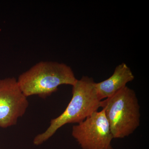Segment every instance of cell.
<instances>
[{"label":"cell","mask_w":149,"mask_h":149,"mask_svg":"<svg viewBox=\"0 0 149 149\" xmlns=\"http://www.w3.org/2000/svg\"><path fill=\"white\" fill-rule=\"evenodd\" d=\"M95 83L92 77L83 76L72 87V97L64 111L52 119L47 130L37 135L33 140L39 146L53 136L57 130L68 123H80L97 111L101 100L96 92Z\"/></svg>","instance_id":"6da1fadb"},{"label":"cell","mask_w":149,"mask_h":149,"mask_svg":"<svg viewBox=\"0 0 149 149\" xmlns=\"http://www.w3.org/2000/svg\"><path fill=\"white\" fill-rule=\"evenodd\" d=\"M77 80L70 66L54 61L39 62L17 79L25 97L38 95L43 99L56 92L60 85L72 86Z\"/></svg>","instance_id":"7a4b0ae2"},{"label":"cell","mask_w":149,"mask_h":149,"mask_svg":"<svg viewBox=\"0 0 149 149\" xmlns=\"http://www.w3.org/2000/svg\"><path fill=\"white\" fill-rule=\"evenodd\" d=\"M113 139L131 135L140 124V107L136 93L127 86L101 101Z\"/></svg>","instance_id":"3957f363"},{"label":"cell","mask_w":149,"mask_h":149,"mask_svg":"<svg viewBox=\"0 0 149 149\" xmlns=\"http://www.w3.org/2000/svg\"><path fill=\"white\" fill-rule=\"evenodd\" d=\"M72 135L83 149H113V136L103 109L73 125Z\"/></svg>","instance_id":"277c9868"},{"label":"cell","mask_w":149,"mask_h":149,"mask_svg":"<svg viewBox=\"0 0 149 149\" xmlns=\"http://www.w3.org/2000/svg\"><path fill=\"white\" fill-rule=\"evenodd\" d=\"M15 77L0 80V127L15 125L26 112L29 102Z\"/></svg>","instance_id":"5b68a950"},{"label":"cell","mask_w":149,"mask_h":149,"mask_svg":"<svg viewBox=\"0 0 149 149\" xmlns=\"http://www.w3.org/2000/svg\"><path fill=\"white\" fill-rule=\"evenodd\" d=\"M131 69L124 63L118 65L113 74L107 80L95 83L96 92L100 100L113 95L134 79Z\"/></svg>","instance_id":"8992f818"}]
</instances>
